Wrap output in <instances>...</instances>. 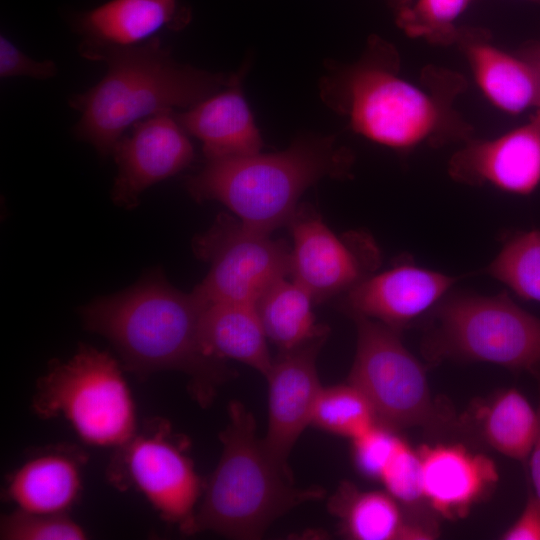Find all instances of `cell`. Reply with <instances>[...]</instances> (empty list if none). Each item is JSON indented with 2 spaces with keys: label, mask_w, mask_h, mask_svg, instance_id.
<instances>
[{
  "label": "cell",
  "mask_w": 540,
  "mask_h": 540,
  "mask_svg": "<svg viewBox=\"0 0 540 540\" xmlns=\"http://www.w3.org/2000/svg\"><path fill=\"white\" fill-rule=\"evenodd\" d=\"M399 71L394 46L371 36L359 60L330 68L319 84L320 95L355 133L399 152L472 138V127L453 106L466 86L464 78L430 67L417 85Z\"/></svg>",
  "instance_id": "1"
},
{
  "label": "cell",
  "mask_w": 540,
  "mask_h": 540,
  "mask_svg": "<svg viewBox=\"0 0 540 540\" xmlns=\"http://www.w3.org/2000/svg\"><path fill=\"white\" fill-rule=\"evenodd\" d=\"M205 304L153 270L132 287L99 297L80 310L85 328L107 338L125 367L139 376L177 370L190 376L195 399L207 405L232 375L201 343Z\"/></svg>",
  "instance_id": "2"
},
{
  "label": "cell",
  "mask_w": 540,
  "mask_h": 540,
  "mask_svg": "<svg viewBox=\"0 0 540 540\" xmlns=\"http://www.w3.org/2000/svg\"><path fill=\"white\" fill-rule=\"evenodd\" d=\"M100 61L107 63L105 76L69 103L81 113L75 135L102 156L112 154L132 125L174 108H190L234 78L177 63L159 38L110 51Z\"/></svg>",
  "instance_id": "3"
},
{
  "label": "cell",
  "mask_w": 540,
  "mask_h": 540,
  "mask_svg": "<svg viewBox=\"0 0 540 540\" xmlns=\"http://www.w3.org/2000/svg\"><path fill=\"white\" fill-rule=\"evenodd\" d=\"M352 163L334 136L304 135L283 151L207 161L186 188L196 201L221 202L245 226L270 234L289 224L310 186L347 177Z\"/></svg>",
  "instance_id": "4"
},
{
  "label": "cell",
  "mask_w": 540,
  "mask_h": 540,
  "mask_svg": "<svg viewBox=\"0 0 540 540\" xmlns=\"http://www.w3.org/2000/svg\"><path fill=\"white\" fill-rule=\"evenodd\" d=\"M220 434L221 458L196 512L194 533L204 530L236 539L260 538L269 525L293 507L323 497L318 487L299 489L269 456L256 435L254 416L231 402Z\"/></svg>",
  "instance_id": "5"
},
{
  "label": "cell",
  "mask_w": 540,
  "mask_h": 540,
  "mask_svg": "<svg viewBox=\"0 0 540 540\" xmlns=\"http://www.w3.org/2000/svg\"><path fill=\"white\" fill-rule=\"evenodd\" d=\"M431 312L422 341V354L429 362H486L531 373L540 368V318L517 305L506 291L492 296L453 294Z\"/></svg>",
  "instance_id": "6"
},
{
  "label": "cell",
  "mask_w": 540,
  "mask_h": 540,
  "mask_svg": "<svg viewBox=\"0 0 540 540\" xmlns=\"http://www.w3.org/2000/svg\"><path fill=\"white\" fill-rule=\"evenodd\" d=\"M33 409L43 418H64L93 446L119 448L137 432L134 400L118 362L87 345L39 379Z\"/></svg>",
  "instance_id": "7"
},
{
  "label": "cell",
  "mask_w": 540,
  "mask_h": 540,
  "mask_svg": "<svg viewBox=\"0 0 540 540\" xmlns=\"http://www.w3.org/2000/svg\"><path fill=\"white\" fill-rule=\"evenodd\" d=\"M357 346L348 382L368 398L377 422L392 429H435L446 421L433 400L420 361L399 333L382 323L354 317Z\"/></svg>",
  "instance_id": "8"
},
{
  "label": "cell",
  "mask_w": 540,
  "mask_h": 540,
  "mask_svg": "<svg viewBox=\"0 0 540 540\" xmlns=\"http://www.w3.org/2000/svg\"><path fill=\"white\" fill-rule=\"evenodd\" d=\"M195 255L209 264L193 289L205 305H256L263 294L290 274L291 247L282 239L245 226L220 213L212 226L193 240Z\"/></svg>",
  "instance_id": "9"
},
{
  "label": "cell",
  "mask_w": 540,
  "mask_h": 540,
  "mask_svg": "<svg viewBox=\"0 0 540 540\" xmlns=\"http://www.w3.org/2000/svg\"><path fill=\"white\" fill-rule=\"evenodd\" d=\"M288 225L293 241L289 276L315 303L342 296L381 264V252L369 233L337 235L311 205L300 204Z\"/></svg>",
  "instance_id": "10"
},
{
  "label": "cell",
  "mask_w": 540,
  "mask_h": 540,
  "mask_svg": "<svg viewBox=\"0 0 540 540\" xmlns=\"http://www.w3.org/2000/svg\"><path fill=\"white\" fill-rule=\"evenodd\" d=\"M164 423L145 425L119 447L118 471L160 517L194 534L195 506L202 483L189 456Z\"/></svg>",
  "instance_id": "11"
},
{
  "label": "cell",
  "mask_w": 540,
  "mask_h": 540,
  "mask_svg": "<svg viewBox=\"0 0 540 540\" xmlns=\"http://www.w3.org/2000/svg\"><path fill=\"white\" fill-rule=\"evenodd\" d=\"M112 154L118 172L111 197L124 209L138 206L147 188L182 171L194 159L187 133L172 113L133 125V131L119 140Z\"/></svg>",
  "instance_id": "12"
},
{
  "label": "cell",
  "mask_w": 540,
  "mask_h": 540,
  "mask_svg": "<svg viewBox=\"0 0 540 540\" xmlns=\"http://www.w3.org/2000/svg\"><path fill=\"white\" fill-rule=\"evenodd\" d=\"M457 280L403 261L373 273L343 294L340 308L352 318L366 317L400 332L431 312Z\"/></svg>",
  "instance_id": "13"
},
{
  "label": "cell",
  "mask_w": 540,
  "mask_h": 540,
  "mask_svg": "<svg viewBox=\"0 0 540 540\" xmlns=\"http://www.w3.org/2000/svg\"><path fill=\"white\" fill-rule=\"evenodd\" d=\"M327 336L280 351L268 381V429L262 440L269 456L289 476L288 457L307 425L322 390L316 361Z\"/></svg>",
  "instance_id": "14"
},
{
  "label": "cell",
  "mask_w": 540,
  "mask_h": 540,
  "mask_svg": "<svg viewBox=\"0 0 540 540\" xmlns=\"http://www.w3.org/2000/svg\"><path fill=\"white\" fill-rule=\"evenodd\" d=\"M448 173L463 184L532 193L540 183V108L527 123L500 137L464 142L452 155Z\"/></svg>",
  "instance_id": "15"
},
{
  "label": "cell",
  "mask_w": 540,
  "mask_h": 540,
  "mask_svg": "<svg viewBox=\"0 0 540 540\" xmlns=\"http://www.w3.org/2000/svg\"><path fill=\"white\" fill-rule=\"evenodd\" d=\"M191 13L181 0H108L76 15L80 53L101 60L108 52L144 44L165 30H180Z\"/></svg>",
  "instance_id": "16"
},
{
  "label": "cell",
  "mask_w": 540,
  "mask_h": 540,
  "mask_svg": "<svg viewBox=\"0 0 540 540\" xmlns=\"http://www.w3.org/2000/svg\"><path fill=\"white\" fill-rule=\"evenodd\" d=\"M417 451L424 501L449 520L464 518L498 481L493 460L463 445H422Z\"/></svg>",
  "instance_id": "17"
},
{
  "label": "cell",
  "mask_w": 540,
  "mask_h": 540,
  "mask_svg": "<svg viewBox=\"0 0 540 540\" xmlns=\"http://www.w3.org/2000/svg\"><path fill=\"white\" fill-rule=\"evenodd\" d=\"M240 75L223 90L177 114L187 134L198 138L207 161L259 153L262 137L240 87Z\"/></svg>",
  "instance_id": "18"
},
{
  "label": "cell",
  "mask_w": 540,
  "mask_h": 540,
  "mask_svg": "<svg viewBox=\"0 0 540 540\" xmlns=\"http://www.w3.org/2000/svg\"><path fill=\"white\" fill-rule=\"evenodd\" d=\"M455 43L466 56L475 79L486 97L498 108L517 114L540 108V86L533 67L491 42L487 30L459 27Z\"/></svg>",
  "instance_id": "19"
},
{
  "label": "cell",
  "mask_w": 540,
  "mask_h": 540,
  "mask_svg": "<svg viewBox=\"0 0 540 540\" xmlns=\"http://www.w3.org/2000/svg\"><path fill=\"white\" fill-rule=\"evenodd\" d=\"M84 456L69 447H52L33 455L10 475L7 497L24 512L67 513L82 489Z\"/></svg>",
  "instance_id": "20"
},
{
  "label": "cell",
  "mask_w": 540,
  "mask_h": 540,
  "mask_svg": "<svg viewBox=\"0 0 540 540\" xmlns=\"http://www.w3.org/2000/svg\"><path fill=\"white\" fill-rule=\"evenodd\" d=\"M345 534L355 540H429L437 536L427 523L409 520L404 507L386 491H360L343 482L329 503Z\"/></svg>",
  "instance_id": "21"
},
{
  "label": "cell",
  "mask_w": 540,
  "mask_h": 540,
  "mask_svg": "<svg viewBox=\"0 0 540 540\" xmlns=\"http://www.w3.org/2000/svg\"><path fill=\"white\" fill-rule=\"evenodd\" d=\"M205 352L219 360H235L267 376L273 359L256 305L212 303L205 306L200 322Z\"/></svg>",
  "instance_id": "22"
},
{
  "label": "cell",
  "mask_w": 540,
  "mask_h": 540,
  "mask_svg": "<svg viewBox=\"0 0 540 540\" xmlns=\"http://www.w3.org/2000/svg\"><path fill=\"white\" fill-rule=\"evenodd\" d=\"M473 416L477 433L488 446L509 458L527 461L539 419L521 392L502 390L478 404Z\"/></svg>",
  "instance_id": "23"
},
{
  "label": "cell",
  "mask_w": 540,
  "mask_h": 540,
  "mask_svg": "<svg viewBox=\"0 0 540 540\" xmlns=\"http://www.w3.org/2000/svg\"><path fill=\"white\" fill-rule=\"evenodd\" d=\"M314 304L304 287L284 278L263 294L256 309L267 338L288 351L328 335V327L316 323Z\"/></svg>",
  "instance_id": "24"
},
{
  "label": "cell",
  "mask_w": 540,
  "mask_h": 540,
  "mask_svg": "<svg viewBox=\"0 0 540 540\" xmlns=\"http://www.w3.org/2000/svg\"><path fill=\"white\" fill-rule=\"evenodd\" d=\"M485 273L518 297L540 302V229L512 233Z\"/></svg>",
  "instance_id": "25"
},
{
  "label": "cell",
  "mask_w": 540,
  "mask_h": 540,
  "mask_svg": "<svg viewBox=\"0 0 540 540\" xmlns=\"http://www.w3.org/2000/svg\"><path fill=\"white\" fill-rule=\"evenodd\" d=\"M376 423L370 401L351 383L322 388L311 419V424L351 440Z\"/></svg>",
  "instance_id": "26"
},
{
  "label": "cell",
  "mask_w": 540,
  "mask_h": 540,
  "mask_svg": "<svg viewBox=\"0 0 540 540\" xmlns=\"http://www.w3.org/2000/svg\"><path fill=\"white\" fill-rule=\"evenodd\" d=\"M472 0H416L397 11V25L408 35L432 44L455 43L459 27L455 20Z\"/></svg>",
  "instance_id": "27"
},
{
  "label": "cell",
  "mask_w": 540,
  "mask_h": 540,
  "mask_svg": "<svg viewBox=\"0 0 540 540\" xmlns=\"http://www.w3.org/2000/svg\"><path fill=\"white\" fill-rule=\"evenodd\" d=\"M87 533L67 513L39 514L16 510L0 523L2 540H84Z\"/></svg>",
  "instance_id": "28"
},
{
  "label": "cell",
  "mask_w": 540,
  "mask_h": 540,
  "mask_svg": "<svg viewBox=\"0 0 540 540\" xmlns=\"http://www.w3.org/2000/svg\"><path fill=\"white\" fill-rule=\"evenodd\" d=\"M379 482L404 508H413L425 503L420 457L418 451L404 440L384 467Z\"/></svg>",
  "instance_id": "29"
},
{
  "label": "cell",
  "mask_w": 540,
  "mask_h": 540,
  "mask_svg": "<svg viewBox=\"0 0 540 540\" xmlns=\"http://www.w3.org/2000/svg\"><path fill=\"white\" fill-rule=\"evenodd\" d=\"M402 441L394 429L376 423L352 440L353 458L358 471L369 479L379 481L384 467Z\"/></svg>",
  "instance_id": "30"
},
{
  "label": "cell",
  "mask_w": 540,
  "mask_h": 540,
  "mask_svg": "<svg viewBox=\"0 0 540 540\" xmlns=\"http://www.w3.org/2000/svg\"><path fill=\"white\" fill-rule=\"evenodd\" d=\"M57 73V66L51 60L37 61L15 46L4 35L0 37V76L2 79L25 76L48 79Z\"/></svg>",
  "instance_id": "31"
},
{
  "label": "cell",
  "mask_w": 540,
  "mask_h": 540,
  "mask_svg": "<svg viewBox=\"0 0 540 540\" xmlns=\"http://www.w3.org/2000/svg\"><path fill=\"white\" fill-rule=\"evenodd\" d=\"M504 540H540V502L529 493L526 506L516 520L502 535Z\"/></svg>",
  "instance_id": "32"
},
{
  "label": "cell",
  "mask_w": 540,
  "mask_h": 540,
  "mask_svg": "<svg viewBox=\"0 0 540 540\" xmlns=\"http://www.w3.org/2000/svg\"><path fill=\"white\" fill-rule=\"evenodd\" d=\"M532 374L535 375L539 384V405L537 408L539 424L536 438L528 459L534 495L540 502V368L535 370Z\"/></svg>",
  "instance_id": "33"
},
{
  "label": "cell",
  "mask_w": 540,
  "mask_h": 540,
  "mask_svg": "<svg viewBox=\"0 0 540 540\" xmlns=\"http://www.w3.org/2000/svg\"><path fill=\"white\" fill-rule=\"evenodd\" d=\"M521 56L533 67L540 86V42L529 46L521 53Z\"/></svg>",
  "instance_id": "34"
},
{
  "label": "cell",
  "mask_w": 540,
  "mask_h": 540,
  "mask_svg": "<svg viewBox=\"0 0 540 540\" xmlns=\"http://www.w3.org/2000/svg\"><path fill=\"white\" fill-rule=\"evenodd\" d=\"M389 1H390L391 6L396 10V12L405 7H408L413 2V0H389Z\"/></svg>",
  "instance_id": "35"
},
{
  "label": "cell",
  "mask_w": 540,
  "mask_h": 540,
  "mask_svg": "<svg viewBox=\"0 0 540 540\" xmlns=\"http://www.w3.org/2000/svg\"><path fill=\"white\" fill-rule=\"evenodd\" d=\"M531 1H536V2H540V0H531Z\"/></svg>",
  "instance_id": "36"
}]
</instances>
